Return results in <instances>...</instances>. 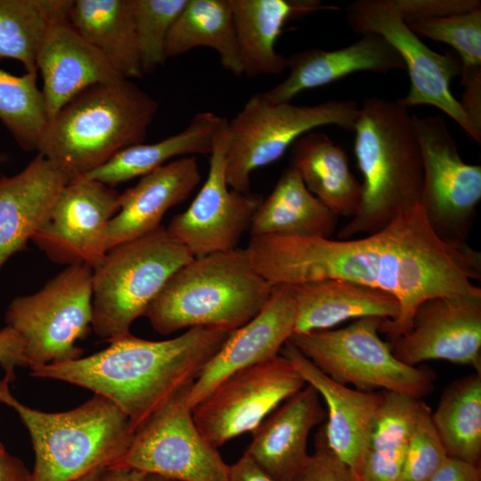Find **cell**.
<instances>
[{
  "label": "cell",
  "mask_w": 481,
  "mask_h": 481,
  "mask_svg": "<svg viewBox=\"0 0 481 481\" xmlns=\"http://www.w3.org/2000/svg\"><path fill=\"white\" fill-rule=\"evenodd\" d=\"M246 251L270 284L345 280L384 290L399 303L398 315L383 320L379 333L392 342L406 334L417 307L440 296H481V254L467 242L442 240L421 205L360 239L264 235Z\"/></svg>",
  "instance_id": "cell-1"
},
{
  "label": "cell",
  "mask_w": 481,
  "mask_h": 481,
  "mask_svg": "<svg viewBox=\"0 0 481 481\" xmlns=\"http://www.w3.org/2000/svg\"><path fill=\"white\" fill-rule=\"evenodd\" d=\"M232 331L194 327L167 340L130 333L91 355L31 367L30 375L76 385L107 398L126 415L135 433L191 387Z\"/></svg>",
  "instance_id": "cell-2"
},
{
  "label": "cell",
  "mask_w": 481,
  "mask_h": 481,
  "mask_svg": "<svg viewBox=\"0 0 481 481\" xmlns=\"http://www.w3.org/2000/svg\"><path fill=\"white\" fill-rule=\"evenodd\" d=\"M354 132L363 193L356 214L338 232V240L377 232L421 202L422 156L407 109L397 102L366 98L359 106Z\"/></svg>",
  "instance_id": "cell-3"
},
{
  "label": "cell",
  "mask_w": 481,
  "mask_h": 481,
  "mask_svg": "<svg viewBox=\"0 0 481 481\" xmlns=\"http://www.w3.org/2000/svg\"><path fill=\"white\" fill-rule=\"evenodd\" d=\"M158 102L130 79L89 86L48 120L37 151L70 181L143 143Z\"/></svg>",
  "instance_id": "cell-4"
},
{
  "label": "cell",
  "mask_w": 481,
  "mask_h": 481,
  "mask_svg": "<svg viewBox=\"0 0 481 481\" xmlns=\"http://www.w3.org/2000/svg\"><path fill=\"white\" fill-rule=\"evenodd\" d=\"M272 289L246 249L238 247L195 257L180 267L143 316L163 335L201 326L232 331L262 310Z\"/></svg>",
  "instance_id": "cell-5"
},
{
  "label": "cell",
  "mask_w": 481,
  "mask_h": 481,
  "mask_svg": "<svg viewBox=\"0 0 481 481\" xmlns=\"http://www.w3.org/2000/svg\"><path fill=\"white\" fill-rule=\"evenodd\" d=\"M0 404L12 408L29 433L32 481H77L106 469L125 454L134 436L126 415L99 395L72 410L46 412L17 400L4 378Z\"/></svg>",
  "instance_id": "cell-6"
},
{
  "label": "cell",
  "mask_w": 481,
  "mask_h": 481,
  "mask_svg": "<svg viewBox=\"0 0 481 481\" xmlns=\"http://www.w3.org/2000/svg\"><path fill=\"white\" fill-rule=\"evenodd\" d=\"M193 257L162 225L110 249L93 273L92 330L109 343L130 334L167 280Z\"/></svg>",
  "instance_id": "cell-7"
},
{
  "label": "cell",
  "mask_w": 481,
  "mask_h": 481,
  "mask_svg": "<svg viewBox=\"0 0 481 481\" xmlns=\"http://www.w3.org/2000/svg\"><path fill=\"white\" fill-rule=\"evenodd\" d=\"M382 321L363 317L340 329L293 333L288 341L339 384L422 399L434 388V371L426 365L410 366L398 360L379 336Z\"/></svg>",
  "instance_id": "cell-8"
},
{
  "label": "cell",
  "mask_w": 481,
  "mask_h": 481,
  "mask_svg": "<svg viewBox=\"0 0 481 481\" xmlns=\"http://www.w3.org/2000/svg\"><path fill=\"white\" fill-rule=\"evenodd\" d=\"M359 105L331 100L314 105L272 103L252 95L229 121L225 176L228 186L249 192L251 174L277 161L300 136L324 126L354 132Z\"/></svg>",
  "instance_id": "cell-9"
},
{
  "label": "cell",
  "mask_w": 481,
  "mask_h": 481,
  "mask_svg": "<svg viewBox=\"0 0 481 481\" xmlns=\"http://www.w3.org/2000/svg\"><path fill=\"white\" fill-rule=\"evenodd\" d=\"M93 273L87 265L67 266L37 291L9 303L5 326L21 338L28 367L83 356L76 343L92 330Z\"/></svg>",
  "instance_id": "cell-10"
},
{
  "label": "cell",
  "mask_w": 481,
  "mask_h": 481,
  "mask_svg": "<svg viewBox=\"0 0 481 481\" xmlns=\"http://www.w3.org/2000/svg\"><path fill=\"white\" fill-rule=\"evenodd\" d=\"M346 20L355 33H372L385 38L399 53L411 86L396 102L408 109L434 106L455 121L477 143L481 132L471 123L451 91L452 79L461 76L462 63L454 53L430 49L402 18L395 0H357L346 8Z\"/></svg>",
  "instance_id": "cell-11"
},
{
  "label": "cell",
  "mask_w": 481,
  "mask_h": 481,
  "mask_svg": "<svg viewBox=\"0 0 481 481\" xmlns=\"http://www.w3.org/2000/svg\"><path fill=\"white\" fill-rule=\"evenodd\" d=\"M412 117L422 156L426 218L442 240L467 242L481 200V167L461 158L443 116Z\"/></svg>",
  "instance_id": "cell-12"
},
{
  "label": "cell",
  "mask_w": 481,
  "mask_h": 481,
  "mask_svg": "<svg viewBox=\"0 0 481 481\" xmlns=\"http://www.w3.org/2000/svg\"><path fill=\"white\" fill-rule=\"evenodd\" d=\"M187 390L134 433L125 454L108 469L126 468L175 481H226L230 465L198 429Z\"/></svg>",
  "instance_id": "cell-13"
},
{
  "label": "cell",
  "mask_w": 481,
  "mask_h": 481,
  "mask_svg": "<svg viewBox=\"0 0 481 481\" xmlns=\"http://www.w3.org/2000/svg\"><path fill=\"white\" fill-rule=\"evenodd\" d=\"M306 385L281 355L241 369L222 380L192 410L204 438L216 448L257 426Z\"/></svg>",
  "instance_id": "cell-14"
},
{
  "label": "cell",
  "mask_w": 481,
  "mask_h": 481,
  "mask_svg": "<svg viewBox=\"0 0 481 481\" xmlns=\"http://www.w3.org/2000/svg\"><path fill=\"white\" fill-rule=\"evenodd\" d=\"M228 143L229 121L217 116L207 179L188 208L175 216L166 227L194 257L238 248L264 199L258 193L228 186Z\"/></svg>",
  "instance_id": "cell-15"
},
{
  "label": "cell",
  "mask_w": 481,
  "mask_h": 481,
  "mask_svg": "<svg viewBox=\"0 0 481 481\" xmlns=\"http://www.w3.org/2000/svg\"><path fill=\"white\" fill-rule=\"evenodd\" d=\"M119 197L94 179L69 182L31 241L53 263L96 268L108 251L106 229L119 210Z\"/></svg>",
  "instance_id": "cell-16"
},
{
  "label": "cell",
  "mask_w": 481,
  "mask_h": 481,
  "mask_svg": "<svg viewBox=\"0 0 481 481\" xmlns=\"http://www.w3.org/2000/svg\"><path fill=\"white\" fill-rule=\"evenodd\" d=\"M388 344L394 355L410 366L444 360L481 373V296L424 300L410 330Z\"/></svg>",
  "instance_id": "cell-17"
},
{
  "label": "cell",
  "mask_w": 481,
  "mask_h": 481,
  "mask_svg": "<svg viewBox=\"0 0 481 481\" xmlns=\"http://www.w3.org/2000/svg\"><path fill=\"white\" fill-rule=\"evenodd\" d=\"M296 305L291 285L273 286L262 310L232 330L191 386L186 403L192 411L229 375L271 359L294 333Z\"/></svg>",
  "instance_id": "cell-18"
},
{
  "label": "cell",
  "mask_w": 481,
  "mask_h": 481,
  "mask_svg": "<svg viewBox=\"0 0 481 481\" xmlns=\"http://www.w3.org/2000/svg\"><path fill=\"white\" fill-rule=\"evenodd\" d=\"M36 65L43 79L41 91L48 120L86 88L124 78L75 30L69 17L58 18L49 25Z\"/></svg>",
  "instance_id": "cell-19"
},
{
  "label": "cell",
  "mask_w": 481,
  "mask_h": 481,
  "mask_svg": "<svg viewBox=\"0 0 481 481\" xmlns=\"http://www.w3.org/2000/svg\"><path fill=\"white\" fill-rule=\"evenodd\" d=\"M280 355L323 399L327 407L328 420L324 425L327 443L331 451L356 473L367 450L371 429L384 391H362L334 381L289 341Z\"/></svg>",
  "instance_id": "cell-20"
},
{
  "label": "cell",
  "mask_w": 481,
  "mask_h": 481,
  "mask_svg": "<svg viewBox=\"0 0 481 481\" xmlns=\"http://www.w3.org/2000/svg\"><path fill=\"white\" fill-rule=\"evenodd\" d=\"M69 179L43 155L20 172L0 175V270L24 250Z\"/></svg>",
  "instance_id": "cell-21"
},
{
  "label": "cell",
  "mask_w": 481,
  "mask_h": 481,
  "mask_svg": "<svg viewBox=\"0 0 481 481\" xmlns=\"http://www.w3.org/2000/svg\"><path fill=\"white\" fill-rule=\"evenodd\" d=\"M289 75L272 89L261 93L272 103L290 102L298 94L331 84L358 71L385 74L405 70L395 49L382 37L368 33L337 50L307 49L287 57Z\"/></svg>",
  "instance_id": "cell-22"
},
{
  "label": "cell",
  "mask_w": 481,
  "mask_h": 481,
  "mask_svg": "<svg viewBox=\"0 0 481 481\" xmlns=\"http://www.w3.org/2000/svg\"><path fill=\"white\" fill-rule=\"evenodd\" d=\"M327 417L316 389L306 384L252 431L247 454L277 481H291L309 457L311 430Z\"/></svg>",
  "instance_id": "cell-23"
},
{
  "label": "cell",
  "mask_w": 481,
  "mask_h": 481,
  "mask_svg": "<svg viewBox=\"0 0 481 481\" xmlns=\"http://www.w3.org/2000/svg\"><path fill=\"white\" fill-rule=\"evenodd\" d=\"M201 181L195 156L181 157L144 175L119 197V210L106 229L107 250L161 226L171 208L183 202Z\"/></svg>",
  "instance_id": "cell-24"
},
{
  "label": "cell",
  "mask_w": 481,
  "mask_h": 481,
  "mask_svg": "<svg viewBox=\"0 0 481 481\" xmlns=\"http://www.w3.org/2000/svg\"><path fill=\"white\" fill-rule=\"evenodd\" d=\"M237 41L248 77L279 75L287 57L275 50L283 27L320 11H337L320 0H231Z\"/></svg>",
  "instance_id": "cell-25"
},
{
  "label": "cell",
  "mask_w": 481,
  "mask_h": 481,
  "mask_svg": "<svg viewBox=\"0 0 481 481\" xmlns=\"http://www.w3.org/2000/svg\"><path fill=\"white\" fill-rule=\"evenodd\" d=\"M291 286L296 305L294 333L330 330L350 319L393 320L400 309L389 293L354 281L327 279Z\"/></svg>",
  "instance_id": "cell-26"
},
{
  "label": "cell",
  "mask_w": 481,
  "mask_h": 481,
  "mask_svg": "<svg viewBox=\"0 0 481 481\" xmlns=\"http://www.w3.org/2000/svg\"><path fill=\"white\" fill-rule=\"evenodd\" d=\"M290 166L309 192L338 216H354L362 200V183L351 172L345 150L325 134L309 132L291 145Z\"/></svg>",
  "instance_id": "cell-27"
},
{
  "label": "cell",
  "mask_w": 481,
  "mask_h": 481,
  "mask_svg": "<svg viewBox=\"0 0 481 481\" xmlns=\"http://www.w3.org/2000/svg\"><path fill=\"white\" fill-rule=\"evenodd\" d=\"M338 216L305 185L298 170L289 166L257 208L250 228L251 237L281 235L330 238Z\"/></svg>",
  "instance_id": "cell-28"
},
{
  "label": "cell",
  "mask_w": 481,
  "mask_h": 481,
  "mask_svg": "<svg viewBox=\"0 0 481 481\" xmlns=\"http://www.w3.org/2000/svg\"><path fill=\"white\" fill-rule=\"evenodd\" d=\"M69 20L121 77H143L132 0H73Z\"/></svg>",
  "instance_id": "cell-29"
},
{
  "label": "cell",
  "mask_w": 481,
  "mask_h": 481,
  "mask_svg": "<svg viewBox=\"0 0 481 481\" xmlns=\"http://www.w3.org/2000/svg\"><path fill=\"white\" fill-rule=\"evenodd\" d=\"M216 118L211 111L199 112L181 132L154 143H139L123 149L83 177L114 187L142 177L174 158L210 154Z\"/></svg>",
  "instance_id": "cell-30"
},
{
  "label": "cell",
  "mask_w": 481,
  "mask_h": 481,
  "mask_svg": "<svg viewBox=\"0 0 481 481\" xmlns=\"http://www.w3.org/2000/svg\"><path fill=\"white\" fill-rule=\"evenodd\" d=\"M201 46L216 51L223 69L231 74H244L231 0H187L169 32L166 56Z\"/></svg>",
  "instance_id": "cell-31"
},
{
  "label": "cell",
  "mask_w": 481,
  "mask_h": 481,
  "mask_svg": "<svg viewBox=\"0 0 481 481\" xmlns=\"http://www.w3.org/2000/svg\"><path fill=\"white\" fill-rule=\"evenodd\" d=\"M431 420L447 456L480 466L481 373L450 383Z\"/></svg>",
  "instance_id": "cell-32"
},
{
  "label": "cell",
  "mask_w": 481,
  "mask_h": 481,
  "mask_svg": "<svg viewBox=\"0 0 481 481\" xmlns=\"http://www.w3.org/2000/svg\"><path fill=\"white\" fill-rule=\"evenodd\" d=\"M73 0H0V61H19L37 74L36 60L49 25L69 17Z\"/></svg>",
  "instance_id": "cell-33"
},
{
  "label": "cell",
  "mask_w": 481,
  "mask_h": 481,
  "mask_svg": "<svg viewBox=\"0 0 481 481\" xmlns=\"http://www.w3.org/2000/svg\"><path fill=\"white\" fill-rule=\"evenodd\" d=\"M37 77L28 72L17 76L0 69V121L26 151H37L48 123Z\"/></svg>",
  "instance_id": "cell-34"
},
{
  "label": "cell",
  "mask_w": 481,
  "mask_h": 481,
  "mask_svg": "<svg viewBox=\"0 0 481 481\" xmlns=\"http://www.w3.org/2000/svg\"><path fill=\"white\" fill-rule=\"evenodd\" d=\"M187 0H132L135 36L143 74L167 60L169 32Z\"/></svg>",
  "instance_id": "cell-35"
},
{
  "label": "cell",
  "mask_w": 481,
  "mask_h": 481,
  "mask_svg": "<svg viewBox=\"0 0 481 481\" xmlns=\"http://www.w3.org/2000/svg\"><path fill=\"white\" fill-rule=\"evenodd\" d=\"M424 404L422 399L384 391L366 451L386 456L405 455L408 441Z\"/></svg>",
  "instance_id": "cell-36"
},
{
  "label": "cell",
  "mask_w": 481,
  "mask_h": 481,
  "mask_svg": "<svg viewBox=\"0 0 481 481\" xmlns=\"http://www.w3.org/2000/svg\"><path fill=\"white\" fill-rule=\"evenodd\" d=\"M420 37L452 46L462 68L481 67V9L452 15L404 20Z\"/></svg>",
  "instance_id": "cell-37"
},
{
  "label": "cell",
  "mask_w": 481,
  "mask_h": 481,
  "mask_svg": "<svg viewBox=\"0 0 481 481\" xmlns=\"http://www.w3.org/2000/svg\"><path fill=\"white\" fill-rule=\"evenodd\" d=\"M424 404L407 444L403 467L396 481H428L447 458Z\"/></svg>",
  "instance_id": "cell-38"
},
{
  "label": "cell",
  "mask_w": 481,
  "mask_h": 481,
  "mask_svg": "<svg viewBox=\"0 0 481 481\" xmlns=\"http://www.w3.org/2000/svg\"><path fill=\"white\" fill-rule=\"evenodd\" d=\"M314 452L309 454L304 466L291 481H360L357 474L330 448L324 425L314 439Z\"/></svg>",
  "instance_id": "cell-39"
},
{
  "label": "cell",
  "mask_w": 481,
  "mask_h": 481,
  "mask_svg": "<svg viewBox=\"0 0 481 481\" xmlns=\"http://www.w3.org/2000/svg\"><path fill=\"white\" fill-rule=\"evenodd\" d=\"M404 20L429 19L481 9L479 0H395Z\"/></svg>",
  "instance_id": "cell-40"
},
{
  "label": "cell",
  "mask_w": 481,
  "mask_h": 481,
  "mask_svg": "<svg viewBox=\"0 0 481 481\" xmlns=\"http://www.w3.org/2000/svg\"><path fill=\"white\" fill-rule=\"evenodd\" d=\"M0 366L4 370V378L10 383L15 379L17 367H28L23 341L20 335L8 326L0 330Z\"/></svg>",
  "instance_id": "cell-41"
},
{
  "label": "cell",
  "mask_w": 481,
  "mask_h": 481,
  "mask_svg": "<svg viewBox=\"0 0 481 481\" xmlns=\"http://www.w3.org/2000/svg\"><path fill=\"white\" fill-rule=\"evenodd\" d=\"M461 77L465 89L460 104L474 126L481 132V67L462 68Z\"/></svg>",
  "instance_id": "cell-42"
},
{
  "label": "cell",
  "mask_w": 481,
  "mask_h": 481,
  "mask_svg": "<svg viewBox=\"0 0 481 481\" xmlns=\"http://www.w3.org/2000/svg\"><path fill=\"white\" fill-rule=\"evenodd\" d=\"M428 481H481L480 466L448 456Z\"/></svg>",
  "instance_id": "cell-43"
},
{
  "label": "cell",
  "mask_w": 481,
  "mask_h": 481,
  "mask_svg": "<svg viewBox=\"0 0 481 481\" xmlns=\"http://www.w3.org/2000/svg\"><path fill=\"white\" fill-rule=\"evenodd\" d=\"M0 481H32V473L25 463L12 455L0 442Z\"/></svg>",
  "instance_id": "cell-44"
},
{
  "label": "cell",
  "mask_w": 481,
  "mask_h": 481,
  "mask_svg": "<svg viewBox=\"0 0 481 481\" xmlns=\"http://www.w3.org/2000/svg\"><path fill=\"white\" fill-rule=\"evenodd\" d=\"M226 481H277L266 474L247 454L230 465Z\"/></svg>",
  "instance_id": "cell-45"
},
{
  "label": "cell",
  "mask_w": 481,
  "mask_h": 481,
  "mask_svg": "<svg viewBox=\"0 0 481 481\" xmlns=\"http://www.w3.org/2000/svg\"><path fill=\"white\" fill-rule=\"evenodd\" d=\"M145 476V473L132 469H106L98 481H144Z\"/></svg>",
  "instance_id": "cell-46"
},
{
  "label": "cell",
  "mask_w": 481,
  "mask_h": 481,
  "mask_svg": "<svg viewBox=\"0 0 481 481\" xmlns=\"http://www.w3.org/2000/svg\"><path fill=\"white\" fill-rule=\"evenodd\" d=\"M103 470L104 469L93 471L84 476L83 477L77 479V481H98Z\"/></svg>",
  "instance_id": "cell-47"
},
{
  "label": "cell",
  "mask_w": 481,
  "mask_h": 481,
  "mask_svg": "<svg viewBox=\"0 0 481 481\" xmlns=\"http://www.w3.org/2000/svg\"><path fill=\"white\" fill-rule=\"evenodd\" d=\"M144 481H175L169 478H166L161 476L153 475V474H146Z\"/></svg>",
  "instance_id": "cell-48"
}]
</instances>
